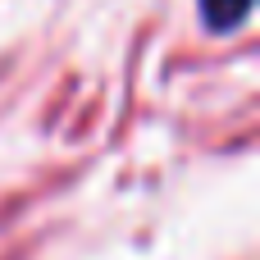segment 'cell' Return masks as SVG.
<instances>
[{"instance_id": "obj_1", "label": "cell", "mask_w": 260, "mask_h": 260, "mask_svg": "<svg viewBox=\"0 0 260 260\" xmlns=\"http://www.w3.org/2000/svg\"><path fill=\"white\" fill-rule=\"evenodd\" d=\"M251 5H256V0H201V18H206V27H215V32H233V27L247 23Z\"/></svg>"}]
</instances>
